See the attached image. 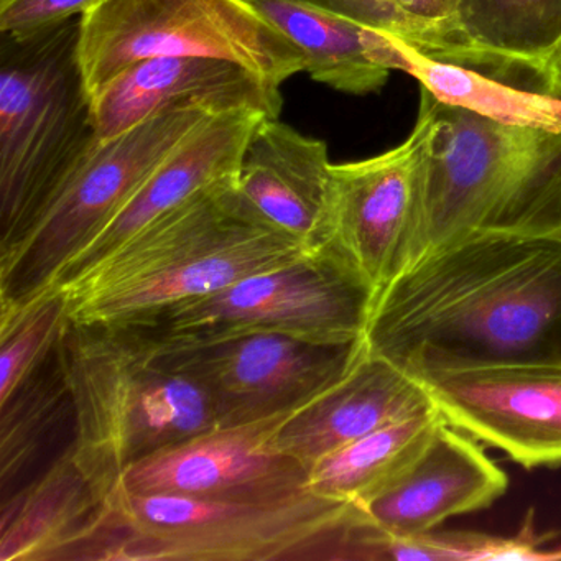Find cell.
I'll list each match as a JSON object with an SVG mask.
<instances>
[{"label": "cell", "mask_w": 561, "mask_h": 561, "mask_svg": "<svg viewBox=\"0 0 561 561\" xmlns=\"http://www.w3.org/2000/svg\"><path fill=\"white\" fill-rule=\"evenodd\" d=\"M364 343L405 373L561 364V232H482L374 297Z\"/></svg>", "instance_id": "cell-1"}, {"label": "cell", "mask_w": 561, "mask_h": 561, "mask_svg": "<svg viewBox=\"0 0 561 561\" xmlns=\"http://www.w3.org/2000/svg\"><path fill=\"white\" fill-rule=\"evenodd\" d=\"M307 251L267 221L231 176L160 216L61 288L77 323L137 324Z\"/></svg>", "instance_id": "cell-2"}, {"label": "cell", "mask_w": 561, "mask_h": 561, "mask_svg": "<svg viewBox=\"0 0 561 561\" xmlns=\"http://www.w3.org/2000/svg\"><path fill=\"white\" fill-rule=\"evenodd\" d=\"M55 354L77 423L71 449L106 495L130 466L219 426L208 393L146 328L68 318Z\"/></svg>", "instance_id": "cell-3"}, {"label": "cell", "mask_w": 561, "mask_h": 561, "mask_svg": "<svg viewBox=\"0 0 561 561\" xmlns=\"http://www.w3.org/2000/svg\"><path fill=\"white\" fill-rule=\"evenodd\" d=\"M422 94L432 127L407 267L466 236L561 232V133L504 126Z\"/></svg>", "instance_id": "cell-4"}, {"label": "cell", "mask_w": 561, "mask_h": 561, "mask_svg": "<svg viewBox=\"0 0 561 561\" xmlns=\"http://www.w3.org/2000/svg\"><path fill=\"white\" fill-rule=\"evenodd\" d=\"M356 505L305 491L262 501L130 494L119 485L93 561H334Z\"/></svg>", "instance_id": "cell-5"}, {"label": "cell", "mask_w": 561, "mask_h": 561, "mask_svg": "<svg viewBox=\"0 0 561 561\" xmlns=\"http://www.w3.org/2000/svg\"><path fill=\"white\" fill-rule=\"evenodd\" d=\"M80 19L0 34V251L14 245L98 139Z\"/></svg>", "instance_id": "cell-6"}, {"label": "cell", "mask_w": 561, "mask_h": 561, "mask_svg": "<svg viewBox=\"0 0 561 561\" xmlns=\"http://www.w3.org/2000/svg\"><path fill=\"white\" fill-rule=\"evenodd\" d=\"M213 114L198 106L170 107L113 139L94 140L41 218L0 251V314L54 288L153 170Z\"/></svg>", "instance_id": "cell-7"}, {"label": "cell", "mask_w": 561, "mask_h": 561, "mask_svg": "<svg viewBox=\"0 0 561 561\" xmlns=\"http://www.w3.org/2000/svg\"><path fill=\"white\" fill-rule=\"evenodd\" d=\"M78 55L88 93L157 57H211L282 88L305 71L300 50L255 0H104L80 18Z\"/></svg>", "instance_id": "cell-8"}, {"label": "cell", "mask_w": 561, "mask_h": 561, "mask_svg": "<svg viewBox=\"0 0 561 561\" xmlns=\"http://www.w3.org/2000/svg\"><path fill=\"white\" fill-rule=\"evenodd\" d=\"M374 294L336 259L311 249L222 290L173 305L137 323L169 343L287 334L314 343L363 340Z\"/></svg>", "instance_id": "cell-9"}, {"label": "cell", "mask_w": 561, "mask_h": 561, "mask_svg": "<svg viewBox=\"0 0 561 561\" xmlns=\"http://www.w3.org/2000/svg\"><path fill=\"white\" fill-rule=\"evenodd\" d=\"M430 127L432 111L422 94L415 127L400 146L359 162L331 165L311 249L336 259L374 297L409 264Z\"/></svg>", "instance_id": "cell-10"}, {"label": "cell", "mask_w": 561, "mask_h": 561, "mask_svg": "<svg viewBox=\"0 0 561 561\" xmlns=\"http://www.w3.org/2000/svg\"><path fill=\"white\" fill-rule=\"evenodd\" d=\"M159 341L167 363L208 393L219 426L297 412L343 377L364 346V337L327 344L272 333L203 343Z\"/></svg>", "instance_id": "cell-11"}, {"label": "cell", "mask_w": 561, "mask_h": 561, "mask_svg": "<svg viewBox=\"0 0 561 561\" xmlns=\"http://www.w3.org/2000/svg\"><path fill=\"white\" fill-rule=\"evenodd\" d=\"M446 422L527 469L561 466V364L413 374Z\"/></svg>", "instance_id": "cell-12"}, {"label": "cell", "mask_w": 561, "mask_h": 561, "mask_svg": "<svg viewBox=\"0 0 561 561\" xmlns=\"http://www.w3.org/2000/svg\"><path fill=\"white\" fill-rule=\"evenodd\" d=\"M291 413L218 426L170 446L121 476L130 494L211 501H262L305 491L307 466L280 451L275 436Z\"/></svg>", "instance_id": "cell-13"}, {"label": "cell", "mask_w": 561, "mask_h": 561, "mask_svg": "<svg viewBox=\"0 0 561 561\" xmlns=\"http://www.w3.org/2000/svg\"><path fill=\"white\" fill-rule=\"evenodd\" d=\"M507 488V474L472 436L445 419L397 474L356 505L382 530L419 535L489 507Z\"/></svg>", "instance_id": "cell-14"}, {"label": "cell", "mask_w": 561, "mask_h": 561, "mask_svg": "<svg viewBox=\"0 0 561 561\" xmlns=\"http://www.w3.org/2000/svg\"><path fill=\"white\" fill-rule=\"evenodd\" d=\"M198 106L222 113L254 110L280 117V88L241 65L211 57H157L121 71L91 96L98 139L133 129L160 111Z\"/></svg>", "instance_id": "cell-15"}, {"label": "cell", "mask_w": 561, "mask_h": 561, "mask_svg": "<svg viewBox=\"0 0 561 561\" xmlns=\"http://www.w3.org/2000/svg\"><path fill=\"white\" fill-rule=\"evenodd\" d=\"M265 117L254 110H231L199 124L153 170L110 226L61 272L55 287L70 284L206 186L236 176L242 153Z\"/></svg>", "instance_id": "cell-16"}, {"label": "cell", "mask_w": 561, "mask_h": 561, "mask_svg": "<svg viewBox=\"0 0 561 561\" xmlns=\"http://www.w3.org/2000/svg\"><path fill=\"white\" fill-rule=\"evenodd\" d=\"M430 405L412 374L364 343L343 377L282 423L275 445L310 471L324 456Z\"/></svg>", "instance_id": "cell-17"}, {"label": "cell", "mask_w": 561, "mask_h": 561, "mask_svg": "<svg viewBox=\"0 0 561 561\" xmlns=\"http://www.w3.org/2000/svg\"><path fill=\"white\" fill-rule=\"evenodd\" d=\"M462 67L561 98V0H456Z\"/></svg>", "instance_id": "cell-18"}, {"label": "cell", "mask_w": 561, "mask_h": 561, "mask_svg": "<svg viewBox=\"0 0 561 561\" xmlns=\"http://www.w3.org/2000/svg\"><path fill=\"white\" fill-rule=\"evenodd\" d=\"M331 165L327 142L265 117L242 153L236 185L267 221L311 249Z\"/></svg>", "instance_id": "cell-19"}, {"label": "cell", "mask_w": 561, "mask_h": 561, "mask_svg": "<svg viewBox=\"0 0 561 561\" xmlns=\"http://www.w3.org/2000/svg\"><path fill=\"white\" fill-rule=\"evenodd\" d=\"M107 497L68 449L2 507L0 561H64L100 524Z\"/></svg>", "instance_id": "cell-20"}, {"label": "cell", "mask_w": 561, "mask_h": 561, "mask_svg": "<svg viewBox=\"0 0 561 561\" xmlns=\"http://www.w3.org/2000/svg\"><path fill=\"white\" fill-rule=\"evenodd\" d=\"M272 24L300 50L305 73L340 93H379L392 71L380 57L382 32L298 0H255Z\"/></svg>", "instance_id": "cell-21"}, {"label": "cell", "mask_w": 561, "mask_h": 561, "mask_svg": "<svg viewBox=\"0 0 561 561\" xmlns=\"http://www.w3.org/2000/svg\"><path fill=\"white\" fill-rule=\"evenodd\" d=\"M382 60L390 71L415 78L439 103L478 114L504 126L561 133V98L517 87L474 68L436 60L386 35Z\"/></svg>", "instance_id": "cell-22"}, {"label": "cell", "mask_w": 561, "mask_h": 561, "mask_svg": "<svg viewBox=\"0 0 561 561\" xmlns=\"http://www.w3.org/2000/svg\"><path fill=\"white\" fill-rule=\"evenodd\" d=\"M443 420L430 405L367 433L311 466L308 491L350 504L366 501L423 448Z\"/></svg>", "instance_id": "cell-23"}, {"label": "cell", "mask_w": 561, "mask_h": 561, "mask_svg": "<svg viewBox=\"0 0 561 561\" xmlns=\"http://www.w3.org/2000/svg\"><path fill=\"white\" fill-rule=\"evenodd\" d=\"M553 535L540 534L534 512L514 537H494L478 531H425L396 535L373 527L360 541L363 561H494L561 560V547L548 548Z\"/></svg>", "instance_id": "cell-24"}, {"label": "cell", "mask_w": 561, "mask_h": 561, "mask_svg": "<svg viewBox=\"0 0 561 561\" xmlns=\"http://www.w3.org/2000/svg\"><path fill=\"white\" fill-rule=\"evenodd\" d=\"M45 363L0 403V469L4 484L18 478L37 458L35 455L54 432L61 413L71 405L70 390L57 354L50 369H45Z\"/></svg>", "instance_id": "cell-25"}, {"label": "cell", "mask_w": 561, "mask_h": 561, "mask_svg": "<svg viewBox=\"0 0 561 561\" xmlns=\"http://www.w3.org/2000/svg\"><path fill=\"white\" fill-rule=\"evenodd\" d=\"M68 313L67 291L54 287L21 310L0 314V403L51 356Z\"/></svg>", "instance_id": "cell-26"}, {"label": "cell", "mask_w": 561, "mask_h": 561, "mask_svg": "<svg viewBox=\"0 0 561 561\" xmlns=\"http://www.w3.org/2000/svg\"><path fill=\"white\" fill-rule=\"evenodd\" d=\"M313 8L353 19L374 31L405 42L410 47L435 58V44L419 24L407 18L393 0H298Z\"/></svg>", "instance_id": "cell-27"}, {"label": "cell", "mask_w": 561, "mask_h": 561, "mask_svg": "<svg viewBox=\"0 0 561 561\" xmlns=\"http://www.w3.org/2000/svg\"><path fill=\"white\" fill-rule=\"evenodd\" d=\"M104 0H0V34L25 35L83 18Z\"/></svg>", "instance_id": "cell-28"}, {"label": "cell", "mask_w": 561, "mask_h": 561, "mask_svg": "<svg viewBox=\"0 0 561 561\" xmlns=\"http://www.w3.org/2000/svg\"><path fill=\"white\" fill-rule=\"evenodd\" d=\"M397 8L419 24L435 44L436 60L461 64L456 0H393Z\"/></svg>", "instance_id": "cell-29"}]
</instances>
